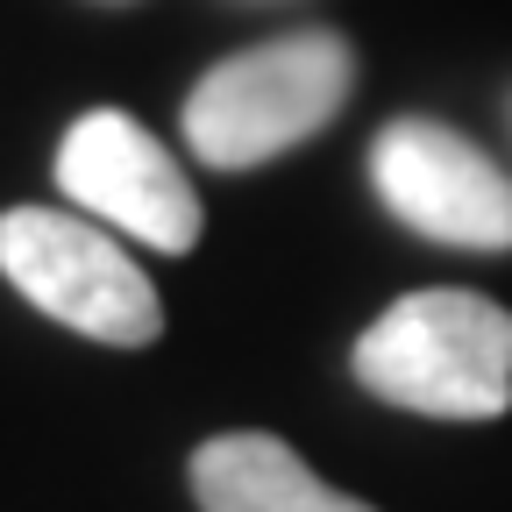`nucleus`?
I'll list each match as a JSON object with an SVG mask.
<instances>
[{
	"mask_svg": "<svg viewBox=\"0 0 512 512\" xmlns=\"http://www.w3.org/2000/svg\"><path fill=\"white\" fill-rule=\"evenodd\" d=\"M192 498L200 512H377L320 484L306 456H292L278 434H214L192 456Z\"/></svg>",
	"mask_w": 512,
	"mask_h": 512,
	"instance_id": "423d86ee",
	"label": "nucleus"
},
{
	"mask_svg": "<svg viewBox=\"0 0 512 512\" xmlns=\"http://www.w3.org/2000/svg\"><path fill=\"white\" fill-rule=\"evenodd\" d=\"M370 185L413 235L448 249H512V178L448 121L406 114L370 143Z\"/></svg>",
	"mask_w": 512,
	"mask_h": 512,
	"instance_id": "39448f33",
	"label": "nucleus"
},
{
	"mask_svg": "<svg viewBox=\"0 0 512 512\" xmlns=\"http://www.w3.org/2000/svg\"><path fill=\"white\" fill-rule=\"evenodd\" d=\"M0 278L50 320L107 349H143L164 335V306L143 264L93 214L8 207L0 214Z\"/></svg>",
	"mask_w": 512,
	"mask_h": 512,
	"instance_id": "7ed1b4c3",
	"label": "nucleus"
},
{
	"mask_svg": "<svg viewBox=\"0 0 512 512\" xmlns=\"http://www.w3.org/2000/svg\"><path fill=\"white\" fill-rule=\"evenodd\" d=\"M356 86V57L335 29L271 36L221 57L185 100V143L214 171H256L320 136Z\"/></svg>",
	"mask_w": 512,
	"mask_h": 512,
	"instance_id": "f03ea898",
	"label": "nucleus"
},
{
	"mask_svg": "<svg viewBox=\"0 0 512 512\" xmlns=\"http://www.w3.org/2000/svg\"><path fill=\"white\" fill-rule=\"evenodd\" d=\"M57 192L72 200V214H93L114 235H136L143 249L185 256L200 242V192L185 185L171 150L121 107H93L64 128Z\"/></svg>",
	"mask_w": 512,
	"mask_h": 512,
	"instance_id": "20e7f679",
	"label": "nucleus"
},
{
	"mask_svg": "<svg viewBox=\"0 0 512 512\" xmlns=\"http://www.w3.org/2000/svg\"><path fill=\"white\" fill-rule=\"evenodd\" d=\"M356 384L427 420H498L512 406V313L484 292H406L356 342Z\"/></svg>",
	"mask_w": 512,
	"mask_h": 512,
	"instance_id": "f257e3e1",
	"label": "nucleus"
}]
</instances>
